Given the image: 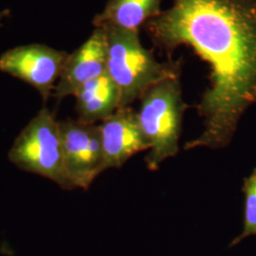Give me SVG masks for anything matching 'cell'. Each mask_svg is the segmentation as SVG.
<instances>
[{
    "instance_id": "277c9868",
    "label": "cell",
    "mask_w": 256,
    "mask_h": 256,
    "mask_svg": "<svg viewBox=\"0 0 256 256\" xmlns=\"http://www.w3.org/2000/svg\"><path fill=\"white\" fill-rule=\"evenodd\" d=\"M8 158L20 170L46 178L66 190L74 189L64 169L59 122L46 108L22 129Z\"/></svg>"
},
{
    "instance_id": "5b68a950",
    "label": "cell",
    "mask_w": 256,
    "mask_h": 256,
    "mask_svg": "<svg viewBox=\"0 0 256 256\" xmlns=\"http://www.w3.org/2000/svg\"><path fill=\"white\" fill-rule=\"evenodd\" d=\"M64 169L72 188L88 190L106 170L98 124L79 120L59 122Z\"/></svg>"
},
{
    "instance_id": "52a82bcc",
    "label": "cell",
    "mask_w": 256,
    "mask_h": 256,
    "mask_svg": "<svg viewBox=\"0 0 256 256\" xmlns=\"http://www.w3.org/2000/svg\"><path fill=\"white\" fill-rule=\"evenodd\" d=\"M106 168H120L133 156L150 146L138 124L137 112L122 106L99 124Z\"/></svg>"
},
{
    "instance_id": "ba28073f",
    "label": "cell",
    "mask_w": 256,
    "mask_h": 256,
    "mask_svg": "<svg viewBox=\"0 0 256 256\" xmlns=\"http://www.w3.org/2000/svg\"><path fill=\"white\" fill-rule=\"evenodd\" d=\"M106 34L104 28H95L88 40L68 56L54 97L61 101L66 96H74L84 84L106 74Z\"/></svg>"
},
{
    "instance_id": "8fae6325",
    "label": "cell",
    "mask_w": 256,
    "mask_h": 256,
    "mask_svg": "<svg viewBox=\"0 0 256 256\" xmlns=\"http://www.w3.org/2000/svg\"><path fill=\"white\" fill-rule=\"evenodd\" d=\"M244 194L243 228L241 234L234 238L230 247H234L250 236H256V167L243 180Z\"/></svg>"
},
{
    "instance_id": "7c38bea8",
    "label": "cell",
    "mask_w": 256,
    "mask_h": 256,
    "mask_svg": "<svg viewBox=\"0 0 256 256\" xmlns=\"http://www.w3.org/2000/svg\"><path fill=\"white\" fill-rule=\"evenodd\" d=\"M10 16V10H2V12H0V27L2 26V24H1V20L5 18H8Z\"/></svg>"
},
{
    "instance_id": "8992f818",
    "label": "cell",
    "mask_w": 256,
    "mask_h": 256,
    "mask_svg": "<svg viewBox=\"0 0 256 256\" xmlns=\"http://www.w3.org/2000/svg\"><path fill=\"white\" fill-rule=\"evenodd\" d=\"M68 54L46 45L16 46L0 56V70L32 86L46 102L54 92Z\"/></svg>"
},
{
    "instance_id": "7a4b0ae2",
    "label": "cell",
    "mask_w": 256,
    "mask_h": 256,
    "mask_svg": "<svg viewBox=\"0 0 256 256\" xmlns=\"http://www.w3.org/2000/svg\"><path fill=\"white\" fill-rule=\"evenodd\" d=\"M106 34V72L120 94V108L140 100L156 84L180 77V62H160L142 46L138 32L102 28Z\"/></svg>"
},
{
    "instance_id": "30bf717a",
    "label": "cell",
    "mask_w": 256,
    "mask_h": 256,
    "mask_svg": "<svg viewBox=\"0 0 256 256\" xmlns=\"http://www.w3.org/2000/svg\"><path fill=\"white\" fill-rule=\"evenodd\" d=\"M164 0H108L93 19L95 28H117L138 32L162 12Z\"/></svg>"
},
{
    "instance_id": "6da1fadb",
    "label": "cell",
    "mask_w": 256,
    "mask_h": 256,
    "mask_svg": "<svg viewBox=\"0 0 256 256\" xmlns=\"http://www.w3.org/2000/svg\"><path fill=\"white\" fill-rule=\"evenodd\" d=\"M156 46H189L210 68L196 106L200 135L185 150L229 146L243 115L256 104V0H172L144 25Z\"/></svg>"
},
{
    "instance_id": "3957f363",
    "label": "cell",
    "mask_w": 256,
    "mask_h": 256,
    "mask_svg": "<svg viewBox=\"0 0 256 256\" xmlns=\"http://www.w3.org/2000/svg\"><path fill=\"white\" fill-rule=\"evenodd\" d=\"M140 100L138 120L150 146L146 164L149 170L155 171L166 160L178 155L188 106L183 100L180 77L156 84Z\"/></svg>"
},
{
    "instance_id": "9c48e42d",
    "label": "cell",
    "mask_w": 256,
    "mask_h": 256,
    "mask_svg": "<svg viewBox=\"0 0 256 256\" xmlns=\"http://www.w3.org/2000/svg\"><path fill=\"white\" fill-rule=\"evenodd\" d=\"M74 97L78 120L88 124L101 122L120 108L119 88L108 72L84 84Z\"/></svg>"
}]
</instances>
